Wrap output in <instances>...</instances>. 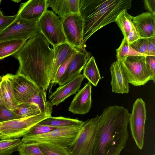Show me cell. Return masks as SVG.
<instances>
[{
    "label": "cell",
    "instance_id": "6da1fadb",
    "mask_svg": "<svg viewBox=\"0 0 155 155\" xmlns=\"http://www.w3.org/2000/svg\"><path fill=\"white\" fill-rule=\"evenodd\" d=\"M49 44L40 32L26 41L13 55L19 64L16 74L27 77L46 92L50 84L54 55Z\"/></svg>",
    "mask_w": 155,
    "mask_h": 155
},
{
    "label": "cell",
    "instance_id": "7a4b0ae2",
    "mask_svg": "<svg viewBox=\"0 0 155 155\" xmlns=\"http://www.w3.org/2000/svg\"><path fill=\"white\" fill-rule=\"evenodd\" d=\"M130 116L127 109L122 106H111L104 110L92 155H120L128 138Z\"/></svg>",
    "mask_w": 155,
    "mask_h": 155
},
{
    "label": "cell",
    "instance_id": "3957f363",
    "mask_svg": "<svg viewBox=\"0 0 155 155\" xmlns=\"http://www.w3.org/2000/svg\"><path fill=\"white\" fill-rule=\"evenodd\" d=\"M131 0H80L79 13L83 21V44L95 32L115 22L123 11L131 7Z\"/></svg>",
    "mask_w": 155,
    "mask_h": 155
},
{
    "label": "cell",
    "instance_id": "277c9868",
    "mask_svg": "<svg viewBox=\"0 0 155 155\" xmlns=\"http://www.w3.org/2000/svg\"><path fill=\"white\" fill-rule=\"evenodd\" d=\"M83 125L57 128L48 133L42 134L24 135L21 140L22 143H54L68 148L75 140L82 130Z\"/></svg>",
    "mask_w": 155,
    "mask_h": 155
},
{
    "label": "cell",
    "instance_id": "5b68a950",
    "mask_svg": "<svg viewBox=\"0 0 155 155\" xmlns=\"http://www.w3.org/2000/svg\"><path fill=\"white\" fill-rule=\"evenodd\" d=\"M100 116L84 121L75 140L67 148L70 155H92L99 126Z\"/></svg>",
    "mask_w": 155,
    "mask_h": 155
},
{
    "label": "cell",
    "instance_id": "8992f818",
    "mask_svg": "<svg viewBox=\"0 0 155 155\" xmlns=\"http://www.w3.org/2000/svg\"><path fill=\"white\" fill-rule=\"evenodd\" d=\"M146 56H129L120 62L129 83L134 86L143 85L152 80L149 69L146 62Z\"/></svg>",
    "mask_w": 155,
    "mask_h": 155
},
{
    "label": "cell",
    "instance_id": "52a82bcc",
    "mask_svg": "<svg viewBox=\"0 0 155 155\" xmlns=\"http://www.w3.org/2000/svg\"><path fill=\"white\" fill-rule=\"evenodd\" d=\"M49 117L41 113L34 116L0 122V139H14L23 137L32 126Z\"/></svg>",
    "mask_w": 155,
    "mask_h": 155
},
{
    "label": "cell",
    "instance_id": "ba28073f",
    "mask_svg": "<svg viewBox=\"0 0 155 155\" xmlns=\"http://www.w3.org/2000/svg\"><path fill=\"white\" fill-rule=\"evenodd\" d=\"M38 22L41 32L53 48L68 43L61 20L53 11L46 10Z\"/></svg>",
    "mask_w": 155,
    "mask_h": 155
},
{
    "label": "cell",
    "instance_id": "9c48e42d",
    "mask_svg": "<svg viewBox=\"0 0 155 155\" xmlns=\"http://www.w3.org/2000/svg\"><path fill=\"white\" fill-rule=\"evenodd\" d=\"M17 15L15 20L0 31V41L14 39L26 40L41 32L38 21L27 20Z\"/></svg>",
    "mask_w": 155,
    "mask_h": 155
},
{
    "label": "cell",
    "instance_id": "30bf717a",
    "mask_svg": "<svg viewBox=\"0 0 155 155\" xmlns=\"http://www.w3.org/2000/svg\"><path fill=\"white\" fill-rule=\"evenodd\" d=\"M146 114L145 102L141 98H137L133 105L129 123L132 137L140 150L142 149L144 144Z\"/></svg>",
    "mask_w": 155,
    "mask_h": 155
},
{
    "label": "cell",
    "instance_id": "8fae6325",
    "mask_svg": "<svg viewBox=\"0 0 155 155\" xmlns=\"http://www.w3.org/2000/svg\"><path fill=\"white\" fill-rule=\"evenodd\" d=\"M67 43L77 49L85 48L83 44V21L79 13L61 19Z\"/></svg>",
    "mask_w": 155,
    "mask_h": 155
},
{
    "label": "cell",
    "instance_id": "7c38bea8",
    "mask_svg": "<svg viewBox=\"0 0 155 155\" xmlns=\"http://www.w3.org/2000/svg\"><path fill=\"white\" fill-rule=\"evenodd\" d=\"M15 99L18 105L29 102L40 91L41 88L25 76L17 73L12 76Z\"/></svg>",
    "mask_w": 155,
    "mask_h": 155
},
{
    "label": "cell",
    "instance_id": "4fadbf2b",
    "mask_svg": "<svg viewBox=\"0 0 155 155\" xmlns=\"http://www.w3.org/2000/svg\"><path fill=\"white\" fill-rule=\"evenodd\" d=\"M91 55V54L85 48L78 49L59 81L58 84L59 85H63L80 75Z\"/></svg>",
    "mask_w": 155,
    "mask_h": 155
},
{
    "label": "cell",
    "instance_id": "5bb4252c",
    "mask_svg": "<svg viewBox=\"0 0 155 155\" xmlns=\"http://www.w3.org/2000/svg\"><path fill=\"white\" fill-rule=\"evenodd\" d=\"M85 78L81 74L66 84L60 86L49 96V101L52 106H58L71 95L80 90L82 82Z\"/></svg>",
    "mask_w": 155,
    "mask_h": 155
},
{
    "label": "cell",
    "instance_id": "9a60e30c",
    "mask_svg": "<svg viewBox=\"0 0 155 155\" xmlns=\"http://www.w3.org/2000/svg\"><path fill=\"white\" fill-rule=\"evenodd\" d=\"M91 84L88 82L74 96L68 108L74 114H85L89 111L92 104Z\"/></svg>",
    "mask_w": 155,
    "mask_h": 155
},
{
    "label": "cell",
    "instance_id": "2e32d148",
    "mask_svg": "<svg viewBox=\"0 0 155 155\" xmlns=\"http://www.w3.org/2000/svg\"><path fill=\"white\" fill-rule=\"evenodd\" d=\"M48 7L47 0H30L21 4L17 14L27 20L38 21Z\"/></svg>",
    "mask_w": 155,
    "mask_h": 155
},
{
    "label": "cell",
    "instance_id": "e0dca14e",
    "mask_svg": "<svg viewBox=\"0 0 155 155\" xmlns=\"http://www.w3.org/2000/svg\"><path fill=\"white\" fill-rule=\"evenodd\" d=\"M132 20L140 38L155 37V14L143 13L132 16Z\"/></svg>",
    "mask_w": 155,
    "mask_h": 155
},
{
    "label": "cell",
    "instance_id": "ac0fdd59",
    "mask_svg": "<svg viewBox=\"0 0 155 155\" xmlns=\"http://www.w3.org/2000/svg\"><path fill=\"white\" fill-rule=\"evenodd\" d=\"M110 70L112 92L121 94L128 93L129 83L122 70L121 63L117 61L114 62L110 66Z\"/></svg>",
    "mask_w": 155,
    "mask_h": 155
},
{
    "label": "cell",
    "instance_id": "d6986e66",
    "mask_svg": "<svg viewBox=\"0 0 155 155\" xmlns=\"http://www.w3.org/2000/svg\"><path fill=\"white\" fill-rule=\"evenodd\" d=\"M12 75L7 74L2 77V80L0 83V99L2 101L3 105L15 111L18 105L14 94Z\"/></svg>",
    "mask_w": 155,
    "mask_h": 155
},
{
    "label": "cell",
    "instance_id": "ffe728a7",
    "mask_svg": "<svg viewBox=\"0 0 155 155\" xmlns=\"http://www.w3.org/2000/svg\"><path fill=\"white\" fill-rule=\"evenodd\" d=\"M48 7L61 19L73 14L79 13L80 0H47Z\"/></svg>",
    "mask_w": 155,
    "mask_h": 155
},
{
    "label": "cell",
    "instance_id": "44dd1931",
    "mask_svg": "<svg viewBox=\"0 0 155 155\" xmlns=\"http://www.w3.org/2000/svg\"><path fill=\"white\" fill-rule=\"evenodd\" d=\"M74 48L68 43L53 48L54 55L49 86L52 84L59 67L68 58Z\"/></svg>",
    "mask_w": 155,
    "mask_h": 155
},
{
    "label": "cell",
    "instance_id": "7402d4cb",
    "mask_svg": "<svg viewBox=\"0 0 155 155\" xmlns=\"http://www.w3.org/2000/svg\"><path fill=\"white\" fill-rule=\"evenodd\" d=\"M84 122L78 119H73L62 117H49L37 124L39 125L55 127L57 128L80 126Z\"/></svg>",
    "mask_w": 155,
    "mask_h": 155
},
{
    "label": "cell",
    "instance_id": "603a6c76",
    "mask_svg": "<svg viewBox=\"0 0 155 155\" xmlns=\"http://www.w3.org/2000/svg\"><path fill=\"white\" fill-rule=\"evenodd\" d=\"M26 41L14 39L0 41V60L15 54L24 45Z\"/></svg>",
    "mask_w": 155,
    "mask_h": 155
},
{
    "label": "cell",
    "instance_id": "cb8c5ba5",
    "mask_svg": "<svg viewBox=\"0 0 155 155\" xmlns=\"http://www.w3.org/2000/svg\"><path fill=\"white\" fill-rule=\"evenodd\" d=\"M83 75L91 84L96 86L101 79L94 57L91 56L84 68Z\"/></svg>",
    "mask_w": 155,
    "mask_h": 155
},
{
    "label": "cell",
    "instance_id": "d4e9b609",
    "mask_svg": "<svg viewBox=\"0 0 155 155\" xmlns=\"http://www.w3.org/2000/svg\"><path fill=\"white\" fill-rule=\"evenodd\" d=\"M132 16L125 10L118 15L115 21L121 30L124 38L126 39L131 32L136 29L132 21Z\"/></svg>",
    "mask_w": 155,
    "mask_h": 155
},
{
    "label": "cell",
    "instance_id": "484cf974",
    "mask_svg": "<svg viewBox=\"0 0 155 155\" xmlns=\"http://www.w3.org/2000/svg\"><path fill=\"white\" fill-rule=\"evenodd\" d=\"M46 92L41 89L40 92L30 101L29 102L37 104L41 112L51 117L52 113L53 106L46 99Z\"/></svg>",
    "mask_w": 155,
    "mask_h": 155
},
{
    "label": "cell",
    "instance_id": "4316f807",
    "mask_svg": "<svg viewBox=\"0 0 155 155\" xmlns=\"http://www.w3.org/2000/svg\"><path fill=\"white\" fill-rule=\"evenodd\" d=\"M14 112L19 118L34 116L41 113L38 105L31 102L24 103L18 105Z\"/></svg>",
    "mask_w": 155,
    "mask_h": 155
},
{
    "label": "cell",
    "instance_id": "83f0119b",
    "mask_svg": "<svg viewBox=\"0 0 155 155\" xmlns=\"http://www.w3.org/2000/svg\"><path fill=\"white\" fill-rule=\"evenodd\" d=\"M36 144L44 155H70L67 148L58 144L50 143Z\"/></svg>",
    "mask_w": 155,
    "mask_h": 155
},
{
    "label": "cell",
    "instance_id": "f1b7e54d",
    "mask_svg": "<svg viewBox=\"0 0 155 155\" xmlns=\"http://www.w3.org/2000/svg\"><path fill=\"white\" fill-rule=\"evenodd\" d=\"M117 61L121 62L127 57L133 56H145L139 53L130 46L126 38H124L120 47L116 50Z\"/></svg>",
    "mask_w": 155,
    "mask_h": 155
},
{
    "label": "cell",
    "instance_id": "f546056e",
    "mask_svg": "<svg viewBox=\"0 0 155 155\" xmlns=\"http://www.w3.org/2000/svg\"><path fill=\"white\" fill-rule=\"evenodd\" d=\"M22 143L19 138L0 140V155H11Z\"/></svg>",
    "mask_w": 155,
    "mask_h": 155
},
{
    "label": "cell",
    "instance_id": "4dcf8cb0",
    "mask_svg": "<svg viewBox=\"0 0 155 155\" xmlns=\"http://www.w3.org/2000/svg\"><path fill=\"white\" fill-rule=\"evenodd\" d=\"M78 49L75 48L73 50L66 60L60 66L57 72L51 85L49 87V94H50L51 88L54 84H58L59 81L66 71L67 68Z\"/></svg>",
    "mask_w": 155,
    "mask_h": 155
},
{
    "label": "cell",
    "instance_id": "1f68e13d",
    "mask_svg": "<svg viewBox=\"0 0 155 155\" xmlns=\"http://www.w3.org/2000/svg\"><path fill=\"white\" fill-rule=\"evenodd\" d=\"M19 155H44L36 144L22 143L19 146Z\"/></svg>",
    "mask_w": 155,
    "mask_h": 155
},
{
    "label": "cell",
    "instance_id": "d6a6232c",
    "mask_svg": "<svg viewBox=\"0 0 155 155\" xmlns=\"http://www.w3.org/2000/svg\"><path fill=\"white\" fill-rule=\"evenodd\" d=\"M57 128L37 124L31 127L24 135L30 136L43 134L48 133Z\"/></svg>",
    "mask_w": 155,
    "mask_h": 155
},
{
    "label": "cell",
    "instance_id": "836d02e7",
    "mask_svg": "<svg viewBox=\"0 0 155 155\" xmlns=\"http://www.w3.org/2000/svg\"><path fill=\"white\" fill-rule=\"evenodd\" d=\"M148 42V38H140L129 44L130 47L139 53L145 55Z\"/></svg>",
    "mask_w": 155,
    "mask_h": 155
},
{
    "label": "cell",
    "instance_id": "e575fe53",
    "mask_svg": "<svg viewBox=\"0 0 155 155\" xmlns=\"http://www.w3.org/2000/svg\"><path fill=\"white\" fill-rule=\"evenodd\" d=\"M19 118L14 111L4 105L0 106V122Z\"/></svg>",
    "mask_w": 155,
    "mask_h": 155
},
{
    "label": "cell",
    "instance_id": "d590c367",
    "mask_svg": "<svg viewBox=\"0 0 155 155\" xmlns=\"http://www.w3.org/2000/svg\"><path fill=\"white\" fill-rule=\"evenodd\" d=\"M17 15L12 16L4 15L0 11V31L10 25L15 19Z\"/></svg>",
    "mask_w": 155,
    "mask_h": 155
},
{
    "label": "cell",
    "instance_id": "8d00e7d4",
    "mask_svg": "<svg viewBox=\"0 0 155 155\" xmlns=\"http://www.w3.org/2000/svg\"><path fill=\"white\" fill-rule=\"evenodd\" d=\"M146 63L149 69L152 80L155 82V56H146L145 57Z\"/></svg>",
    "mask_w": 155,
    "mask_h": 155
},
{
    "label": "cell",
    "instance_id": "74e56055",
    "mask_svg": "<svg viewBox=\"0 0 155 155\" xmlns=\"http://www.w3.org/2000/svg\"><path fill=\"white\" fill-rule=\"evenodd\" d=\"M145 54L147 56H155V37L148 38V42Z\"/></svg>",
    "mask_w": 155,
    "mask_h": 155
},
{
    "label": "cell",
    "instance_id": "f35d334b",
    "mask_svg": "<svg viewBox=\"0 0 155 155\" xmlns=\"http://www.w3.org/2000/svg\"><path fill=\"white\" fill-rule=\"evenodd\" d=\"M144 1L145 8L150 12L155 14V0H145Z\"/></svg>",
    "mask_w": 155,
    "mask_h": 155
},
{
    "label": "cell",
    "instance_id": "ab89813d",
    "mask_svg": "<svg viewBox=\"0 0 155 155\" xmlns=\"http://www.w3.org/2000/svg\"><path fill=\"white\" fill-rule=\"evenodd\" d=\"M2 105H3V102L0 99V106Z\"/></svg>",
    "mask_w": 155,
    "mask_h": 155
},
{
    "label": "cell",
    "instance_id": "60d3db41",
    "mask_svg": "<svg viewBox=\"0 0 155 155\" xmlns=\"http://www.w3.org/2000/svg\"><path fill=\"white\" fill-rule=\"evenodd\" d=\"M12 1L18 3L19 2H20L21 1V0H12Z\"/></svg>",
    "mask_w": 155,
    "mask_h": 155
},
{
    "label": "cell",
    "instance_id": "b9f144b4",
    "mask_svg": "<svg viewBox=\"0 0 155 155\" xmlns=\"http://www.w3.org/2000/svg\"><path fill=\"white\" fill-rule=\"evenodd\" d=\"M2 78H3L2 77H1V76H0V83L1 82V81H2Z\"/></svg>",
    "mask_w": 155,
    "mask_h": 155
},
{
    "label": "cell",
    "instance_id": "7bdbcfd3",
    "mask_svg": "<svg viewBox=\"0 0 155 155\" xmlns=\"http://www.w3.org/2000/svg\"><path fill=\"white\" fill-rule=\"evenodd\" d=\"M1 2H2V1L1 0H0V4Z\"/></svg>",
    "mask_w": 155,
    "mask_h": 155
},
{
    "label": "cell",
    "instance_id": "ee69618b",
    "mask_svg": "<svg viewBox=\"0 0 155 155\" xmlns=\"http://www.w3.org/2000/svg\"><path fill=\"white\" fill-rule=\"evenodd\" d=\"M155 155L154 154H153V155Z\"/></svg>",
    "mask_w": 155,
    "mask_h": 155
}]
</instances>
